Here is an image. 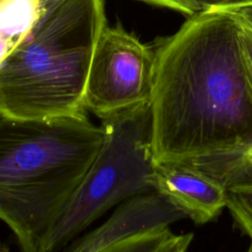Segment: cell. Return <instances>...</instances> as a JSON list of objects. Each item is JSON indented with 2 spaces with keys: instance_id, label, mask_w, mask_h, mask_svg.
<instances>
[{
  "instance_id": "8fae6325",
  "label": "cell",
  "mask_w": 252,
  "mask_h": 252,
  "mask_svg": "<svg viewBox=\"0 0 252 252\" xmlns=\"http://www.w3.org/2000/svg\"><path fill=\"white\" fill-rule=\"evenodd\" d=\"M226 208L235 225L252 243V187L228 191Z\"/></svg>"
},
{
  "instance_id": "ac0fdd59",
  "label": "cell",
  "mask_w": 252,
  "mask_h": 252,
  "mask_svg": "<svg viewBox=\"0 0 252 252\" xmlns=\"http://www.w3.org/2000/svg\"><path fill=\"white\" fill-rule=\"evenodd\" d=\"M10 51H11V48H10L8 42L6 41V39H4L0 35V65L6 59V57L10 53Z\"/></svg>"
},
{
  "instance_id": "6da1fadb",
  "label": "cell",
  "mask_w": 252,
  "mask_h": 252,
  "mask_svg": "<svg viewBox=\"0 0 252 252\" xmlns=\"http://www.w3.org/2000/svg\"><path fill=\"white\" fill-rule=\"evenodd\" d=\"M233 12L200 11L155 48V162L196 163L252 144V84Z\"/></svg>"
},
{
  "instance_id": "d6986e66",
  "label": "cell",
  "mask_w": 252,
  "mask_h": 252,
  "mask_svg": "<svg viewBox=\"0 0 252 252\" xmlns=\"http://www.w3.org/2000/svg\"><path fill=\"white\" fill-rule=\"evenodd\" d=\"M9 251H10L9 247L5 243L0 242V252H9Z\"/></svg>"
},
{
  "instance_id": "8992f818",
  "label": "cell",
  "mask_w": 252,
  "mask_h": 252,
  "mask_svg": "<svg viewBox=\"0 0 252 252\" xmlns=\"http://www.w3.org/2000/svg\"><path fill=\"white\" fill-rule=\"evenodd\" d=\"M152 186L196 224L212 221L226 208L227 189L190 163L155 162Z\"/></svg>"
},
{
  "instance_id": "277c9868",
  "label": "cell",
  "mask_w": 252,
  "mask_h": 252,
  "mask_svg": "<svg viewBox=\"0 0 252 252\" xmlns=\"http://www.w3.org/2000/svg\"><path fill=\"white\" fill-rule=\"evenodd\" d=\"M99 119L103 134L100 148L49 233L42 252H54L66 245L111 208L155 192L151 102Z\"/></svg>"
},
{
  "instance_id": "44dd1931",
  "label": "cell",
  "mask_w": 252,
  "mask_h": 252,
  "mask_svg": "<svg viewBox=\"0 0 252 252\" xmlns=\"http://www.w3.org/2000/svg\"><path fill=\"white\" fill-rule=\"evenodd\" d=\"M0 118H1V117H0Z\"/></svg>"
},
{
  "instance_id": "ba28073f",
  "label": "cell",
  "mask_w": 252,
  "mask_h": 252,
  "mask_svg": "<svg viewBox=\"0 0 252 252\" xmlns=\"http://www.w3.org/2000/svg\"><path fill=\"white\" fill-rule=\"evenodd\" d=\"M40 0H0V35L11 50L23 42L39 21Z\"/></svg>"
},
{
  "instance_id": "e0dca14e",
  "label": "cell",
  "mask_w": 252,
  "mask_h": 252,
  "mask_svg": "<svg viewBox=\"0 0 252 252\" xmlns=\"http://www.w3.org/2000/svg\"><path fill=\"white\" fill-rule=\"evenodd\" d=\"M64 0H40V10H39V21L40 23L43 19L47 17V15L61 2Z\"/></svg>"
},
{
  "instance_id": "7c38bea8",
  "label": "cell",
  "mask_w": 252,
  "mask_h": 252,
  "mask_svg": "<svg viewBox=\"0 0 252 252\" xmlns=\"http://www.w3.org/2000/svg\"><path fill=\"white\" fill-rule=\"evenodd\" d=\"M200 11L236 12L252 6V0H197Z\"/></svg>"
},
{
  "instance_id": "5bb4252c",
  "label": "cell",
  "mask_w": 252,
  "mask_h": 252,
  "mask_svg": "<svg viewBox=\"0 0 252 252\" xmlns=\"http://www.w3.org/2000/svg\"><path fill=\"white\" fill-rule=\"evenodd\" d=\"M239 38H240V44H241L244 63L252 84V30L240 24Z\"/></svg>"
},
{
  "instance_id": "2e32d148",
  "label": "cell",
  "mask_w": 252,
  "mask_h": 252,
  "mask_svg": "<svg viewBox=\"0 0 252 252\" xmlns=\"http://www.w3.org/2000/svg\"><path fill=\"white\" fill-rule=\"evenodd\" d=\"M233 13L242 26L252 30V6L242 8Z\"/></svg>"
},
{
  "instance_id": "52a82bcc",
  "label": "cell",
  "mask_w": 252,
  "mask_h": 252,
  "mask_svg": "<svg viewBox=\"0 0 252 252\" xmlns=\"http://www.w3.org/2000/svg\"><path fill=\"white\" fill-rule=\"evenodd\" d=\"M185 217L157 192L130 199L99 226L73 241L63 252H102L117 241Z\"/></svg>"
},
{
  "instance_id": "3957f363",
  "label": "cell",
  "mask_w": 252,
  "mask_h": 252,
  "mask_svg": "<svg viewBox=\"0 0 252 252\" xmlns=\"http://www.w3.org/2000/svg\"><path fill=\"white\" fill-rule=\"evenodd\" d=\"M104 0H64L0 65V117L47 120L87 115L85 90Z\"/></svg>"
},
{
  "instance_id": "9a60e30c",
  "label": "cell",
  "mask_w": 252,
  "mask_h": 252,
  "mask_svg": "<svg viewBox=\"0 0 252 252\" xmlns=\"http://www.w3.org/2000/svg\"><path fill=\"white\" fill-rule=\"evenodd\" d=\"M192 239V233L174 234V236L162 247L159 252H187Z\"/></svg>"
},
{
  "instance_id": "4fadbf2b",
  "label": "cell",
  "mask_w": 252,
  "mask_h": 252,
  "mask_svg": "<svg viewBox=\"0 0 252 252\" xmlns=\"http://www.w3.org/2000/svg\"><path fill=\"white\" fill-rule=\"evenodd\" d=\"M147 3L176 10L187 16H193L200 12L197 0H142Z\"/></svg>"
},
{
  "instance_id": "9c48e42d",
  "label": "cell",
  "mask_w": 252,
  "mask_h": 252,
  "mask_svg": "<svg viewBox=\"0 0 252 252\" xmlns=\"http://www.w3.org/2000/svg\"><path fill=\"white\" fill-rule=\"evenodd\" d=\"M190 164L218 179L227 191L252 187V144L237 153Z\"/></svg>"
},
{
  "instance_id": "ffe728a7",
  "label": "cell",
  "mask_w": 252,
  "mask_h": 252,
  "mask_svg": "<svg viewBox=\"0 0 252 252\" xmlns=\"http://www.w3.org/2000/svg\"><path fill=\"white\" fill-rule=\"evenodd\" d=\"M248 252H252V249H250V250H249V251H248Z\"/></svg>"
},
{
  "instance_id": "7a4b0ae2",
  "label": "cell",
  "mask_w": 252,
  "mask_h": 252,
  "mask_svg": "<svg viewBox=\"0 0 252 252\" xmlns=\"http://www.w3.org/2000/svg\"><path fill=\"white\" fill-rule=\"evenodd\" d=\"M102 138L100 126L87 115L0 118V220L22 252L43 251Z\"/></svg>"
},
{
  "instance_id": "5b68a950",
  "label": "cell",
  "mask_w": 252,
  "mask_h": 252,
  "mask_svg": "<svg viewBox=\"0 0 252 252\" xmlns=\"http://www.w3.org/2000/svg\"><path fill=\"white\" fill-rule=\"evenodd\" d=\"M155 72L154 48L120 25L102 28L92 57L85 106L98 118L151 102Z\"/></svg>"
},
{
  "instance_id": "30bf717a",
  "label": "cell",
  "mask_w": 252,
  "mask_h": 252,
  "mask_svg": "<svg viewBox=\"0 0 252 252\" xmlns=\"http://www.w3.org/2000/svg\"><path fill=\"white\" fill-rule=\"evenodd\" d=\"M173 236L167 225L158 226L123 238L102 252H159Z\"/></svg>"
}]
</instances>
